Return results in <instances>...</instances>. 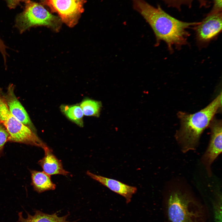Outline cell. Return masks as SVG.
<instances>
[{
	"mask_svg": "<svg viewBox=\"0 0 222 222\" xmlns=\"http://www.w3.org/2000/svg\"><path fill=\"white\" fill-rule=\"evenodd\" d=\"M133 9L150 25L158 42L162 41L170 51L187 43L190 35L187 29L199 23L183 22L172 16L159 6H154L145 0H131Z\"/></svg>",
	"mask_w": 222,
	"mask_h": 222,
	"instance_id": "obj_1",
	"label": "cell"
},
{
	"mask_svg": "<svg viewBox=\"0 0 222 222\" xmlns=\"http://www.w3.org/2000/svg\"><path fill=\"white\" fill-rule=\"evenodd\" d=\"M221 92L206 107L195 113L178 112L180 126L175 137L183 153L196 149L201 134L209 126L215 114L221 110Z\"/></svg>",
	"mask_w": 222,
	"mask_h": 222,
	"instance_id": "obj_2",
	"label": "cell"
},
{
	"mask_svg": "<svg viewBox=\"0 0 222 222\" xmlns=\"http://www.w3.org/2000/svg\"><path fill=\"white\" fill-rule=\"evenodd\" d=\"M62 22L59 17L52 14L42 5L29 0L23 11L16 17L15 26L21 34L38 26L47 27L57 32Z\"/></svg>",
	"mask_w": 222,
	"mask_h": 222,
	"instance_id": "obj_3",
	"label": "cell"
},
{
	"mask_svg": "<svg viewBox=\"0 0 222 222\" xmlns=\"http://www.w3.org/2000/svg\"><path fill=\"white\" fill-rule=\"evenodd\" d=\"M0 124L8 133V141L34 146L43 148L46 145L35 132L26 126L11 113L0 91Z\"/></svg>",
	"mask_w": 222,
	"mask_h": 222,
	"instance_id": "obj_4",
	"label": "cell"
},
{
	"mask_svg": "<svg viewBox=\"0 0 222 222\" xmlns=\"http://www.w3.org/2000/svg\"><path fill=\"white\" fill-rule=\"evenodd\" d=\"M168 213L171 222H203V213L200 207L187 195L179 191L171 194Z\"/></svg>",
	"mask_w": 222,
	"mask_h": 222,
	"instance_id": "obj_5",
	"label": "cell"
},
{
	"mask_svg": "<svg viewBox=\"0 0 222 222\" xmlns=\"http://www.w3.org/2000/svg\"><path fill=\"white\" fill-rule=\"evenodd\" d=\"M86 0H45L43 4L56 12L62 22L72 27L78 23L84 10Z\"/></svg>",
	"mask_w": 222,
	"mask_h": 222,
	"instance_id": "obj_6",
	"label": "cell"
},
{
	"mask_svg": "<svg viewBox=\"0 0 222 222\" xmlns=\"http://www.w3.org/2000/svg\"><path fill=\"white\" fill-rule=\"evenodd\" d=\"M222 124L221 119L214 117L211 121L209 125L211 130L209 143L201 159L209 177L212 175V163L222 152Z\"/></svg>",
	"mask_w": 222,
	"mask_h": 222,
	"instance_id": "obj_7",
	"label": "cell"
},
{
	"mask_svg": "<svg viewBox=\"0 0 222 222\" xmlns=\"http://www.w3.org/2000/svg\"><path fill=\"white\" fill-rule=\"evenodd\" d=\"M222 15V11H210L202 21L193 27L197 40L199 43H207L221 32Z\"/></svg>",
	"mask_w": 222,
	"mask_h": 222,
	"instance_id": "obj_8",
	"label": "cell"
},
{
	"mask_svg": "<svg viewBox=\"0 0 222 222\" xmlns=\"http://www.w3.org/2000/svg\"><path fill=\"white\" fill-rule=\"evenodd\" d=\"M14 86L13 84L8 86L7 92L3 96L11 114L23 124L35 132L34 126L26 111L16 96Z\"/></svg>",
	"mask_w": 222,
	"mask_h": 222,
	"instance_id": "obj_9",
	"label": "cell"
},
{
	"mask_svg": "<svg viewBox=\"0 0 222 222\" xmlns=\"http://www.w3.org/2000/svg\"><path fill=\"white\" fill-rule=\"evenodd\" d=\"M86 174L91 178L112 191L124 197L127 203L130 201L133 195L137 190L136 187L130 186L114 179L95 174L89 171H87Z\"/></svg>",
	"mask_w": 222,
	"mask_h": 222,
	"instance_id": "obj_10",
	"label": "cell"
},
{
	"mask_svg": "<svg viewBox=\"0 0 222 222\" xmlns=\"http://www.w3.org/2000/svg\"><path fill=\"white\" fill-rule=\"evenodd\" d=\"M43 149L44 156L39 161L38 163L43 171L50 176L55 175H68L69 172L64 169L61 161L56 157L51 149L47 145Z\"/></svg>",
	"mask_w": 222,
	"mask_h": 222,
	"instance_id": "obj_11",
	"label": "cell"
},
{
	"mask_svg": "<svg viewBox=\"0 0 222 222\" xmlns=\"http://www.w3.org/2000/svg\"><path fill=\"white\" fill-rule=\"evenodd\" d=\"M31 184L35 191L38 193L54 190L56 185L51 181L50 176L43 171L30 170Z\"/></svg>",
	"mask_w": 222,
	"mask_h": 222,
	"instance_id": "obj_12",
	"label": "cell"
},
{
	"mask_svg": "<svg viewBox=\"0 0 222 222\" xmlns=\"http://www.w3.org/2000/svg\"><path fill=\"white\" fill-rule=\"evenodd\" d=\"M27 217L24 218L22 212L18 213L19 222H75L69 221L67 219L69 214L63 216H58L56 212L51 214L44 213L38 210L35 211V214L31 215L27 212Z\"/></svg>",
	"mask_w": 222,
	"mask_h": 222,
	"instance_id": "obj_13",
	"label": "cell"
},
{
	"mask_svg": "<svg viewBox=\"0 0 222 222\" xmlns=\"http://www.w3.org/2000/svg\"><path fill=\"white\" fill-rule=\"evenodd\" d=\"M62 112L70 120L79 126H84V114L80 105H62L60 106Z\"/></svg>",
	"mask_w": 222,
	"mask_h": 222,
	"instance_id": "obj_14",
	"label": "cell"
},
{
	"mask_svg": "<svg viewBox=\"0 0 222 222\" xmlns=\"http://www.w3.org/2000/svg\"><path fill=\"white\" fill-rule=\"evenodd\" d=\"M84 115L86 116L98 117L101 111V104L98 101L86 99L80 105Z\"/></svg>",
	"mask_w": 222,
	"mask_h": 222,
	"instance_id": "obj_15",
	"label": "cell"
},
{
	"mask_svg": "<svg viewBox=\"0 0 222 222\" xmlns=\"http://www.w3.org/2000/svg\"><path fill=\"white\" fill-rule=\"evenodd\" d=\"M195 0L199 3L200 7H207L209 6V2L207 0H162L168 7L175 8L179 10L183 5H186L190 8L192 3Z\"/></svg>",
	"mask_w": 222,
	"mask_h": 222,
	"instance_id": "obj_16",
	"label": "cell"
},
{
	"mask_svg": "<svg viewBox=\"0 0 222 222\" xmlns=\"http://www.w3.org/2000/svg\"><path fill=\"white\" fill-rule=\"evenodd\" d=\"M9 135L4 126L0 124V156L2 155L6 143L8 141Z\"/></svg>",
	"mask_w": 222,
	"mask_h": 222,
	"instance_id": "obj_17",
	"label": "cell"
},
{
	"mask_svg": "<svg viewBox=\"0 0 222 222\" xmlns=\"http://www.w3.org/2000/svg\"><path fill=\"white\" fill-rule=\"evenodd\" d=\"M220 195L218 201L215 204L214 215L216 222H222V205L221 198L220 199Z\"/></svg>",
	"mask_w": 222,
	"mask_h": 222,
	"instance_id": "obj_18",
	"label": "cell"
},
{
	"mask_svg": "<svg viewBox=\"0 0 222 222\" xmlns=\"http://www.w3.org/2000/svg\"><path fill=\"white\" fill-rule=\"evenodd\" d=\"M213 5L212 11H222V0H213Z\"/></svg>",
	"mask_w": 222,
	"mask_h": 222,
	"instance_id": "obj_19",
	"label": "cell"
},
{
	"mask_svg": "<svg viewBox=\"0 0 222 222\" xmlns=\"http://www.w3.org/2000/svg\"><path fill=\"white\" fill-rule=\"evenodd\" d=\"M7 3V5L10 8H13L16 7L21 2H26L29 0H5Z\"/></svg>",
	"mask_w": 222,
	"mask_h": 222,
	"instance_id": "obj_20",
	"label": "cell"
},
{
	"mask_svg": "<svg viewBox=\"0 0 222 222\" xmlns=\"http://www.w3.org/2000/svg\"><path fill=\"white\" fill-rule=\"evenodd\" d=\"M42 3H43L45 0H40Z\"/></svg>",
	"mask_w": 222,
	"mask_h": 222,
	"instance_id": "obj_21",
	"label": "cell"
}]
</instances>
